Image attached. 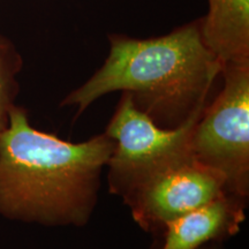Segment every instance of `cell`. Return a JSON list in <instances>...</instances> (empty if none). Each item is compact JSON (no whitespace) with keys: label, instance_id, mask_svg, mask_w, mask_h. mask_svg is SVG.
Instances as JSON below:
<instances>
[{"label":"cell","instance_id":"6","mask_svg":"<svg viewBox=\"0 0 249 249\" xmlns=\"http://www.w3.org/2000/svg\"><path fill=\"white\" fill-rule=\"evenodd\" d=\"M247 201L225 194L177 218L164 227L160 249H198L238 234L246 220Z\"/></svg>","mask_w":249,"mask_h":249},{"label":"cell","instance_id":"4","mask_svg":"<svg viewBox=\"0 0 249 249\" xmlns=\"http://www.w3.org/2000/svg\"><path fill=\"white\" fill-rule=\"evenodd\" d=\"M201 114L179 128L164 129L123 92L104 132L114 141L107 165L108 192L124 198L157 174L193 158L191 136Z\"/></svg>","mask_w":249,"mask_h":249},{"label":"cell","instance_id":"2","mask_svg":"<svg viewBox=\"0 0 249 249\" xmlns=\"http://www.w3.org/2000/svg\"><path fill=\"white\" fill-rule=\"evenodd\" d=\"M108 39L104 64L62 99L61 107H75L79 118L103 96L123 91L164 129L179 128L203 112L223 65L202 38L201 18L155 38Z\"/></svg>","mask_w":249,"mask_h":249},{"label":"cell","instance_id":"7","mask_svg":"<svg viewBox=\"0 0 249 249\" xmlns=\"http://www.w3.org/2000/svg\"><path fill=\"white\" fill-rule=\"evenodd\" d=\"M201 18L205 45L225 64L249 61V0H208Z\"/></svg>","mask_w":249,"mask_h":249},{"label":"cell","instance_id":"9","mask_svg":"<svg viewBox=\"0 0 249 249\" xmlns=\"http://www.w3.org/2000/svg\"><path fill=\"white\" fill-rule=\"evenodd\" d=\"M198 249H222V242H210V244L202 246Z\"/></svg>","mask_w":249,"mask_h":249},{"label":"cell","instance_id":"3","mask_svg":"<svg viewBox=\"0 0 249 249\" xmlns=\"http://www.w3.org/2000/svg\"><path fill=\"white\" fill-rule=\"evenodd\" d=\"M223 87L191 136L193 158L224 178L226 194L249 197V61L223 65Z\"/></svg>","mask_w":249,"mask_h":249},{"label":"cell","instance_id":"1","mask_svg":"<svg viewBox=\"0 0 249 249\" xmlns=\"http://www.w3.org/2000/svg\"><path fill=\"white\" fill-rule=\"evenodd\" d=\"M113 149L105 133L73 143L37 129L15 105L0 133V216L48 227L88 225Z\"/></svg>","mask_w":249,"mask_h":249},{"label":"cell","instance_id":"8","mask_svg":"<svg viewBox=\"0 0 249 249\" xmlns=\"http://www.w3.org/2000/svg\"><path fill=\"white\" fill-rule=\"evenodd\" d=\"M22 59L11 43L0 37V133L8 126L9 114L15 107L18 91L17 75Z\"/></svg>","mask_w":249,"mask_h":249},{"label":"cell","instance_id":"5","mask_svg":"<svg viewBox=\"0 0 249 249\" xmlns=\"http://www.w3.org/2000/svg\"><path fill=\"white\" fill-rule=\"evenodd\" d=\"M225 194L223 177L191 158L155 176L121 200L143 231L157 233L177 218Z\"/></svg>","mask_w":249,"mask_h":249}]
</instances>
